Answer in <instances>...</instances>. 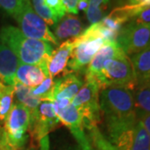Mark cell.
<instances>
[{
  "instance_id": "9c48e42d",
  "label": "cell",
  "mask_w": 150,
  "mask_h": 150,
  "mask_svg": "<svg viewBox=\"0 0 150 150\" xmlns=\"http://www.w3.org/2000/svg\"><path fill=\"white\" fill-rule=\"evenodd\" d=\"M21 32L28 38L58 45L59 41L50 31L48 24L38 15L28 1L15 18Z\"/></svg>"
},
{
  "instance_id": "ac0fdd59",
  "label": "cell",
  "mask_w": 150,
  "mask_h": 150,
  "mask_svg": "<svg viewBox=\"0 0 150 150\" xmlns=\"http://www.w3.org/2000/svg\"><path fill=\"white\" fill-rule=\"evenodd\" d=\"M59 122L67 126L70 132L79 129H85L83 125V118L80 112L72 104L62 109H54Z\"/></svg>"
},
{
  "instance_id": "5bb4252c",
  "label": "cell",
  "mask_w": 150,
  "mask_h": 150,
  "mask_svg": "<svg viewBox=\"0 0 150 150\" xmlns=\"http://www.w3.org/2000/svg\"><path fill=\"white\" fill-rule=\"evenodd\" d=\"M19 64L20 62L14 53L4 43H0V82L6 85H13Z\"/></svg>"
},
{
  "instance_id": "836d02e7",
  "label": "cell",
  "mask_w": 150,
  "mask_h": 150,
  "mask_svg": "<svg viewBox=\"0 0 150 150\" xmlns=\"http://www.w3.org/2000/svg\"><path fill=\"white\" fill-rule=\"evenodd\" d=\"M144 0H129L130 4H140L142 2H144Z\"/></svg>"
},
{
  "instance_id": "5b68a950",
  "label": "cell",
  "mask_w": 150,
  "mask_h": 150,
  "mask_svg": "<svg viewBox=\"0 0 150 150\" xmlns=\"http://www.w3.org/2000/svg\"><path fill=\"white\" fill-rule=\"evenodd\" d=\"M96 81L100 89L108 86H118L134 91L137 88L133 66L125 54L106 62Z\"/></svg>"
},
{
  "instance_id": "44dd1931",
  "label": "cell",
  "mask_w": 150,
  "mask_h": 150,
  "mask_svg": "<svg viewBox=\"0 0 150 150\" xmlns=\"http://www.w3.org/2000/svg\"><path fill=\"white\" fill-rule=\"evenodd\" d=\"M13 86L6 85L0 82V121L4 122L13 104Z\"/></svg>"
},
{
  "instance_id": "f1b7e54d",
  "label": "cell",
  "mask_w": 150,
  "mask_h": 150,
  "mask_svg": "<svg viewBox=\"0 0 150 150\" xmlns=\"http://www.w3.org/2000/svg\"><path fill=\"white\" fill-rule=\"evenodd\" d=\"M136 117L137 119L139 121L140 123L143 124V126L144 127L146 131L148 132V134L150 136V113L149 112H146L139 110V109H136Z\"/></svg>"
},
{
  "instance_id": "277c9868",
  "label": "cell",
  "mask_w": 150,
  "mask_h": 150,
  "mask_svg": "<svg viewBox=\"0 0 150 150\" xmlns=\"http://www.w3.org/2000/svg\"><path fill=\"white\" fill-rule=\"evenodd\" d=\"M109 142L118 150H150V136L137 119L131 123H106Z\"/></svg>"
},
{
  "instance_id": "30bf717a",
  "label": "cell",
  "mask_w": 150,
  "mask_h": 150,
  "mask_svg": "<svg viewBox=\"0 0 150 150\" xmlns=\"http://www.w3.org/2000/svg\"><path fill=\"white\" fill-rule=\"evenodd\" d=\"M59 119L54 112L53 103L48 100H42L37 108L30 112L29 137L31 143L48 137V134L56 129L59 125Z\"/></svg>"
},
{
  "instance_id": "4dcf8cb0",
  "label": "cell",
  "mask_w": 150,
  "mask_h": 150,
  "mask_svg": "<svg viewBox=\"0 0 150 150\" xmlns=\"http://www.w3.org/2000/svg\"><path fill=\"white\" fill-rule=\"evenodd\" d=\"M133 20L141 23H150V7L144 8Z\"/></svg>"
},
{
  "instance_id": "3957f363",
  "label": "cell",
  "mask_w": 150,
  "mask_h": 150,
  "mask_svg": "<svg viewBox=\"0 0 150 150\" xmlns=\"http://www.w3.org/2000/svg\"><path fill=\"white\" fill-rule=\"evenodd\" d=\"M74 48L64 74L79 73L89 64L94 55L106 41L101 37L97 23L92 24L79 36L74 38Z\"/></svg>"
},
{
  "instance_id": "d4e9b609",
  "label": "cell",
  "mask_w": 150,
  "mask_h": 150,
  "mask_svg": "<svg viewBox=\"0 0 150 150\" xmlns=\"http://www.w3.org/2000/svg\"><path fill=\"white\" fill-rule=\"evenodd\" d=\"M30 0H0V8L9 16L16 18Z\"/></svg>"
},
{
  "instance_id": "cb8c5ba5",
  "label": "cell",
  "mask_w": 150,
  "mask_h": 150,
  "mask_svg": "<svg viewBox=\"0 0 150 150\" xmlns=\"http://www.w3.org/2000/svg\"><path fill=\"white\" fill-rule=\"evenodd\" d=\"M133 94L136 109L150 113V86L138 87Z\"/></svg>"
},
{
  "instance_id": "e0dca14e",
  "label": "cell",
  "mask_w": 150,
  "mask_h": 150,
  "mask_svg": "<svg viewBox=\"0 0 150 150\" xmlns=\"http://www.w3.org/2000/svg\"><path fill=\"white\" fill-rule=\"evenodd\" d=\"M54 36L58 41L71 39L79 36L83 33V23L77 15L65 13L54 26Z\"/></svg>"
},
{
  "instance_id": "4fadbf2b",
  "label": "cell",
  "mask_w": 150,
  "mask_h": 150,
  "mask_svg": "<svg viewBox=\"0 0 150 150\" xmlns=\"http://www.w3.org/2000/svg\"><path fill=\"white\" fill-rule=\"evenodd\" d=\"M48 76L47 64H24L20 63L16 71L15 79L28 88H34L42 83Z\"/></svg>"
},
{
  "instance_id": "4316f807",
  "label": "cell",
  "mask_w": 150,
  "mask_h": 150,
  "mask_svg": "<svg viewBox=\"0 0 150 150\" xmlns=\"http://www.w3.org/2000/svg\"><path fill=\"white\" fill-rule=\"evenodd\" d=\"M45 5L48 7L50 10L53 11L54 14L58 17L60 20L64 16L65 10L63 6L62 0H43Z\"/></svg>"
},
{
  "instance_id": "83f0119b",
  "label": "cell",
  "mask_w": 150,
  "mask_h": 150,
  "mask_svg": "<svg viewBox=\"0 0 150 150\" xmlns=\"http://www.w3.org/2000/svg\"><path fill=\"white\" fill-rule=\"evenodd\" d=\"M0 150H17L9 144L2 121H0Z\"/></svg>"
},
{
  "instance_id": "7c38bea8",
  "label": "cell",
  "mask_w": 150,
  "mask_h": 150,
  "mask_svg": "<svg viewBox=\"0 0 150 150\" xmlns=\"http://www.w3.org/2000/svg\"><path fill=\"white\" fill-rule=\"evenodd\" d=\"M123 54L124 53L117 41H106L87 67L85 79H92L96 81L101 74L105 63Z\"/></svg>"
},
{
  "instance_id": "7a4b0ae2",
  "label": "cell",
  "mask_w": 150,
  "mask_h": 150,
  "mask_svg": "<svg viewBox=\"0 0 150 150\" xmlns=\"http://www.w3.org/2000/svg\"><path fill=\"white\" fill-rule=\"evenodd\" d=\"M100 92L99 105L105 123H131L137 120L131 90L118 86H108Z\"/></svg>"
},
{
  "instance_id": "d6a6232c",
  "label": "cell",
  "mask_w": 150,
  "mask_h": 150,
  "mask_svg": "<svg viewBox=\"0 0 150 150\" xmlns=\"http://www.w3.org/2000/svg\"><path fill=\"white\" fill-rule=\"evenodd\" d=\"M88 5V0H79L78 3V9L79 10L86 11Z\"/></svg>"
},
{
  "instance_id": "1f68e13d",
  "label": "cell",
  "mask_w": 150,
  "mask_h": 150,
  "mask_svg": "<svg viewBox=\"0 0 150 150\" xmlns=\"http://www.w3.org/2000/svg\"><path fill=\"white\" fill-rule=\"evenodd\" d=\"M76 141L78 142L79 147L80 148L81 150H93L90 141H89V139H88V137L86 135L80 138L79 139L76 140Z\"/></svg>"
},
{
  "instance_id": "52a82bcc",
  "label": "cell",
  "mask_w": 150,
  "mask_h": 150,
  "mask_svg": "<svg viewBox=\"0 0 150 150\" xmlns=\"http://www.w3.org/2000/svg\"><path fill=\"white\" fill-rule=\"evenodd\" d=\"M29 124V110L18 103H13L4 122V127L9 144L17 150L23 149L30 138Z\"/></svg>"
},
{
  "instance_id": "8992f818",
  "label": "cell",
  "mask_w": 150,
  "mask_h": 150,
  "mask_svg": "<svg viewBox=\"0 0 150 150\" xmlns=\"http://www.w3.org/2000/svg\"><path fill=\"white\" fill-rule=\"evenodd\" d=\"M100 87L94 79H84L83 85L74 97L71 104L82 114L84 129L98 125L101 121V109L99 105Z\"/></svg>"
},
{
  "instance_id": "7402d4cb",
  "label": "cell",
  "mask_w": 150,
  "mask_h": 150,
  "mask_svg": "<svg viewBox=\"0 0 150 150\" xmlns=\"http://www.w3.org/2000/svg\"><path fill=\"white\" fill-rule=\"evenodd\" d=\"M85 129L88 131L90 143L92 146L95 148V150H118L101 133L98 125H92Z\"/></svg>"
},
{
  "instance_id": "9a60e30c",
  "label": "cell",
  "mask_w": 150,
  "mask_h": 150,
  "mask_svg": "<svg viewBox=\"0 0 150 150\" xmlns=\"http://www.w3.org/2000/svg\"><path fill=\"white\" fill-rule=\"evenodd\" d=\"M73 48L74 43L73 39L71 38L62 43L59 48L53 51L47 63L48 74L50 77L54 78L64 72L72 54Z\"/></svg>"
},
{
  "instance_id": "e575fe53",
  "label": "cell",
  "mask_w": 150,
  "mask_h": 150,
  "mask_svg": "<svg viewBox=\"0 0 150 150\" xmlns=\"http://www.w3.org/2000/svg\"><path fill=\"white\" fill-rule=\"evenodd\" d=\"M63 150H81L79 147H69L67 149H64Z\"/></svg>"
},
{
  "instance_id": "f546056e",
  "label": "cell",
  "mask_w": 150,
  "mask_h": 150,
  "mask_svg": "<svg viewBox=\"0 0 150 150\" xmlns=\"http://www.w3.org/2000/svg\"><path fill=\"white\" fill-rule=\"evenodd\" d=\"M63 6L64 8L65 13H68L70 14H78V3L79 0H62Z\"/></svg>"
},
{
  "instance_id": "484cf974",
  "label": "cell",
  "mask_w": 150,
  "mask_h": 150,
  "mask_svg": "<svg viewBox=\"0 0 150 150\" xmlns=\"http://www.w3.org/2000/svg\"><path fill=\"white\" fill-rule=\"evenodd\" d=\"M53 84H54L53 78L48 76L43 81L42 83L31 88V93L34 97H37L41 100H44L52 90Z\"/></svg>"
},
{
  "instance_id": "6da1fadb",
  "label": "cell",
  "mask_w": 150,
  "mask_h": 150,
  "mask_svg": "<svg viewBox=\"0 0 150 150\" xmlns=\"http://www.w3.org/2000/svg\"><path fill=\"white\" fill-rule=\"evenodd\" d=\"M0 43L10 48L24 64H47L54 51L51 43L26 37L19 28L11 25L1 28Z\"/></svg>"
},
{
  "instance_id": "d6986e66",
  "label": "cell",
  "mask_w": 150,
  "mask_h": 150,
  "mask_svg": "<svg viewBox=\"0 0 150 150\" xmlns=\"http://www.w3.org/2000/svg\"><path fill=\"white\" fill-rule=\"evenodd\" d=\"M13 86L17 103L27 108L30 112H33L42 100L33 95L30 88L22 84L17 80H15V83Z\"/></svg>"
},
{
  "instance_id": "ffe728a7",
  "label": "cell",
  "mask_w": 150,
  "mask_h": 150,
  "mask_svg": "<svg viewBox=\"0 0 150 150\" xmlns=\"http://www.w3.org/2000/svg\"><path fill=\"white\" fill-rule=\"evenodd\" d=\"M109 0H88V5L86 9V16L89 23L94 24L105 17Z\"/></svg>"
},
{
  "instance_id": "2e32d148",
  "label": "cell",
  "mask_w": 150,
  "mask_h": 150,
  "mask_svg": "<svg viewBox=\"0 0 150 150\" xmlns=\"http://www.w3.org/2000/svg\"><path fill=\"white\" fill-rule=\"evenodd\" d=\"M131 64L138 87L150 86V45L131 56Z\"/></svg>"
},
{
  "instance_id": "8fae6325",
  "label": "cell",
  "mask_w": 150,
  "mask_h": 150,
  "mask_svg": "<svg viewBox=\"0 0 150 150\" xmlns=\"http://www.w3.org/2000/svg\"><path fill=\"white\" fill-rule=\"evenodd\" d=\"M83 81L74 73L63 75V77L54 81L52 90L44 100L50 102L62 99L71 100L83 85Z\"/></svg>"
},
{
  "instance_id": "603a6c76",
  "label": "cell",
  "mask_w": 150,
  "mask_h": 150,
  "mask_svg": "<svg viewBox=\"0 0 150 150\" xmlns=\"http://www.w3.org/2000/svg\"><path fill=\"white\" fill-rule=\"evenodd\" d=\"M30 2L34 12L48 24V26L49 25L54 28L58 23L59 18L45 5L43 0H30Z\"/></svg>"
},
{
  "instance_id": "ba28073f",
  "label": "cell",
  "mask_w": 150,
  "mask_h": 150,
  "mask_svg": "<svg viewBox=\"0 0 150 150\" xmlns=\"http://www.w3.org/2000/svg\"><path fill=\"white\" fill-rule=\"evenodd\" d=\"M116 41L127 56L139 53L150 45V23L131 20L122 27Z\"/></svg>"
}]
</instances>
